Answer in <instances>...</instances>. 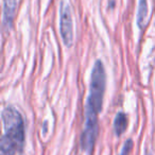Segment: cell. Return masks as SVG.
<instances>
[{"label":"cell","instance_id":"obj_1","mask_svg":"<svg viewBox=\"0 0 155 155\" xmlns=\"http://www.w3.org/2000/svg\"><path fill=\"white\" fill-rule=\"evenodd\" d=\"M5 134L0 142V155H15L25 143V122L20 113L9 105L2 112Z\"/></svg>","mask_w":155,"mask_h":155},{"label":"cell","instance_id":"obj_8","mask_svg":"<svg viewBox=\"0 0 155 155\" xmlns=\"http://www.w3.org/2000/svg\"><path fill=\"white\" fill-rule=\"evenodd\" d=\"M132 149H133V141L131 139H127L125 141L124 146L122 147V150H121L120 154L119 155H129L131 153Z\"/></svg>","mask_w":155,"mask_h":155},{"label":"cell","instance_id":"obj_6","mask_svg":"<svg viewBox=\"0 0 155 155\" xmlns=\"http://www.w3.org/2000/svg\"><path fill=\"white\" fill-rule=\"evenodd\" d=\"M127 127V118L124 113L120 112L117 114L116 118L114 120V130L117 136H121Z\"/></svg>","mask_w":155,"mask_h":155},{"label":"cell","instance_id":"obj_2","mask_svg":"<svg viewBox=\"0 0 155 155\" xmlns=\"http://www.w3.org/2000/svg\"><path fill=\"white\" fill-rule=\"evenodd\" d=\"M106 85V74L103 63L100 60L96 61L93 67L91 78V89L89 97L87 99L86 107H89L99 114L102 110V102L105 91Z\"/></svg>","mask_w":155,"mask_h":155},{"label":"cell","instance_id":"obj_4","mask_svg":"<svg viewBox=\"0 0 155 155\" xmlns=\"http://www.w3.org/2000/svg\"><path fill=\"white\" fill-rule=\"evenodd\" d=\"M60 32L66 47H71L73 44V24L70 7L62 1L60 5Z\"/></svg>","mask_w":155,"mask_h":155},{"label":"cell","instance_id":"obj_9","mask_svg":"<svg viewBox=\"0 0 155 155\" xmlns=\"http://www.w3.org/2000/svg\"><path fill=\"white\" fill-rule=\"evenodd\" d=\"M147 155H152V154H151V153H148V154H147Z\"/></svg>","mask_w":155,"mask_h":155},{"label":"cell","instance_id":"obj_7","mask_svg":"<svg viewBox=\"0 0 155 155\" xmlns=\"http://www.w3.org/2000/svg\"><path fill=\"white\" fill-rule=\"evenodd\" d=\"M147 16H148V0H139L137 11V26L142 29L146 25Z\"/></svg>","mask_w":155,"mask_h":155},{"label":"cell","instance_id":"obj_3","mask_svg":"<svg viewBox=\"0 0 155 155\" xmlns=\"http://www.w3.org/2000/svg\"><path fill=\"white\" fill-rule=\"evenodd\" d=\"M98 136V113L89 107L85 108V127L81 136L82 149L91 155Z\"/></svg>","mask_w":155,"mask_h":155},{"label":"cell","instance_id":"obj_5","mask_svg":"<svg viewBox=\"0 0 155 155\" xmlns=\"http://www.w3.org/2000/svg\"><path fill=\"white\" fill-rule=\"evenodd\" d=\"M16 7L17 0H3V25L7 29H11L13 26Z\"/></svg>","mask_w":155,"mask_h":155}]
</instances>
